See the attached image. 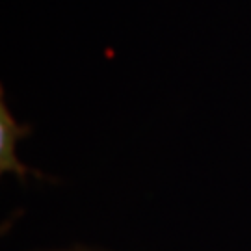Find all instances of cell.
<instances>
[{
	"label": "cell",
	"mask_w": 251,
	"mask_h": 251,
	"mask_svg": "<svg viewBox=\"0 0 251 251\" xmlns=\"http://www.w3.org/2000/svg\"><path fill=\"white\" fill-rule=\"evenodd\" d=\"M50 251H99V250H91L86 246H73V248H63V250H50Z\"/></svg>",
	"instance_id": "cell-2"
},
{
	"label": "cell",
	"mask_w": 251,
	"mask_h": 251,
	"mask_svg": "<svg viewBox=\"0 0 251 251\" xmlns=\"http://www.w3.org/2000/svg\"><path fill=\"white\" fill-rule=\"evenodd\" d=\"M30 134V126L21 125L15 121V117L11 116L8 110L4 97L0 104V171L2 173H15L19 179H26L28 173H34L39 179H47L43 173L37 170H32L25 166L17 158V144L23 142V138Z\"/></svg>",
	"instance_id": "cell-1"
}]
</instances>
